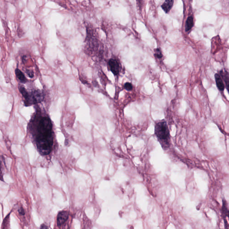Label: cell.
<instances>
[{
  "mask_svg": "<svg viewBox=\"0 0 229 229\" xmlns=\"http://www.w3.org/2000/svg\"><path fill=\"white\" fill-rule=\"evenodd\" d=\"M18 212L20 214L22 215H24L25 214V212H24V210L23 208H21L20 209L18 210Z\"/></svg>",
  "mask_w": 229,
  "mask_h": 229,
  "instance_id": "15",
  "label": "cell"
},
{
  "mask_svg": "<svg viewBox=\"0 0 229 229\" xmlns=\"http://www.w3.org/2000/svg\"><path fill=\"white\" fill-rule=\"evenodd\" d=\"M222 214L223 216L225 217H229V210L227 207V204L226 201L223 202V205L222 207Z\"/></svg>",
  "mask_w": 229,
  "mask_h": 229,
  "instance_id": "11",
  "label": "cell"
},
{
  "mask_svg": "<svg viewBox=\"0 0 229 229\" xmlns=\"http://www.w3.org/2000/svg\"><path fill=\"white\" fill-rule=\"evenodd\" d=\"M18 89L24 98L26 106L36 105L43 101L45 97L44 93L39 90L29 91L22 86H19Z\"/></svg>",
  "mask_w": 229,
  "mask_h": 229,
  "instance_id": "3",
  "label": "cell"
},
{
  "mask_svg": "<svg viewBox=\"0 0 229 229\" xmlns=\"http://www.w3.org/2000/svg\"><path fill=\"white\" fill-rule=\"evenodd\" d=\"M219 74L225 83V87L229 94V73L227 70H222L219 71Z\"/></svg>",
  "mask_w": 229,
  "mask_h": 229,
  "instance_id": "7",
  "label": "cell"
},
{
  "mask_svg": "<svg viewBox=\"0 0 229 229\" xmlns=\"http://www.w3.org/2000/svg\"><path fill=\"white\" fill-rule=\"evenodd\" d=\"M154 56L157 59H161L163 57L162 51L159 48L154 49Z\"/></svg>",
  "mask_w": 229,
  "mask_h": 229,
  "instance_id": "12",
  "label": "cell"
},
{
  "mask_svg": "<svg viewBox=\"0 0 229 229\" xmlns=\"http://www.w3.org/2000/svg\"><path fill=\"white\" fill-rule=\"evenodd\" d=\"M108 67L114 76H118L120 74L121 66L116 59L111 58L108 62Z\"/></svg>",
  "mask_w": 229,
  "mask_h": 229,
  "instance_id": "4",
  "label": "cell"
},
{
  "mask_svg": "<svg viewBox=\"0 0 229 229\" xmlns=\"http://www.w3.org/2000/svg\"><path fill=\"white\" fill-rule=\"evenodd\" d=\"M193 26V19L192 17H188L186 22L185 31L186 32H189L191 30V28Z\"/></svg>",
  "mask_w": 229,
  "mask_h": 229,
  "instance_id": "10",
  "label": "cell"
},
{
  "mask_svg": "<svg viewBox=\"0 0 229 229\" xmlns=\"http://www.w3.org/2000/svg\"><path fill=\"white\" fill-rule=\"evenodd\" d=\"M29 127L38 152L44 155L50 154L53 146V132L48 116L37 111L30 121Z\"/></svg>",
  "mask_w": 229,
  "mask_h": 229,
  "instance_id": "1",
  "label": "cell"
},
{
  "mask_svg": "<svg viewBox=\"0 0 229 229\" xmlns=\"http://www.w3.org/2000/svg\"><path fill=\"white\" fill-rule=\"evenodd\" d=\"M26 73H27V74H28V75L30 77V78H33V77H34V75L33 72L32 71H31V70H28V71H26Z\"/></svg>",
  "mask_w": 229,
  "mask_h": 229,
  "instance_id": "14",
  "label": "cell"
},
{
  "mask_svg": "<svg viewBox=\"0 0 229 229\" xmlns=\"http://www.w3.org/2000/svg\"><path fill=\"white\" fill-rule=\"evenodd\" d=\"M40 228L41 229H46L48 228L47 226H46L45 224H42L40 227Z\"/></svg>",
  "mask_w": 229,
  "mask_h": 229,
  "instance_id": "16",
  "label": "cell"
},
{
  "mask_svg": "<svg viewBox=\"0 0 229 229\" xmlns=\"http://www.w3.org/2000/svg\"><path fill=\"white\" fill-rule=\"evenodd\" d=\"M15 73L17 78H18V79L22 83H25L28 81V80L26 78L24 74L20 70L19 68H16L15 69Z\"/></svg>",
  "mask_w": 229,
  "mask_h": 229,
  "instance_id": "9",
  "label": "cell"
},
{
  "mask_svg": "<svg viewBox=\"0 0 229 229\" xmlns=\"http://www.w3.org/2000/svg\"><path fill=\"white\" fill-rule=\"evenodd\" d=\"M174 0H165L161 5L162 10L166 13H168L171 10L174 4Z\"/></svg>",
  "mask_w": 229,
  "mask_h": 229,
  "instance_id": "8",
  "label": "cell"
},
{
  "mask_svg": "<svg viewBox=\"0 0 229 229\" xmlns=\"http://www.w3.org/2000/svg\"><path fill=\"white\" fill-rule=\"evenodd\" d=\"M155 134L162 147L167 149L169 147L170 134L166 121H161L155 124Z\"/></svg>",
  "mask_w": 229,
  "mask_h": 229,
  "instance_id": "2",
  "label": "cell"
},
{
  "mask_svg": "<svg viewBox=\"0 0 229 229\" xmlns=\"http://www.w3.org/2000/svg\"><path fill=\"white\" fill-rule=\"evenodd\" d=\"M124 88L127 91H130L133 90V85H132V83H130V82H126L124 84Z\"/></svg>",
  "mask_w": 229,
  "mask_h": 229,
  "instance_id": "13",
  "label": "cell"
},
{
  "mask_svg": "<svg viewBox=\"0 0 229 229\" xmlns=\"http://www.w3.org/2000/svg\"><path fill=\"white\" fill-rule=\"evenodd\" d=\"M68 217V212L63 211L60 212L58 214L57 217V224L58 227L63 225L66 221Z\"/></svg>",
  "mask_w": 229,
  "mask_h": 229,
  "instance_id": "6",
  "label": "cell"
},
{
  "mask_svg": "<svg viewBox=\"0 0 229 229\" xmlns=\"http://www.w3.org/2000/svg\"><path fill=\"white\" fill-rule=\"evenodd\" d=\"M214 76L216 84L217 89L221 94L223 93L226 87H225V83H224V81H223L221 76L220 75L219 73H216L215 75Z\"/></svg>",
  "mask_w": 229,
  "mask_h": 229,
  "instance_id": "5",
  "label": "cell"
}]
</instances>
